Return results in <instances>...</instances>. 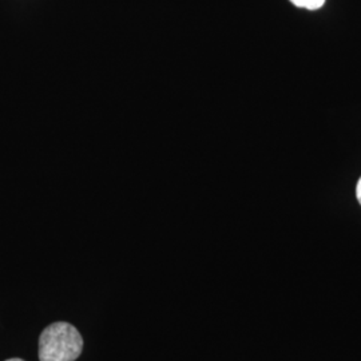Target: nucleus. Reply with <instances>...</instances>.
<instances>
[{"label": "nucleus", "instance_id": "f257e3e1", "mask_svg": "<svg viewBox=\"0 0 361 361\" xmlns=\"http://www.w3.org/2000/svg\"><path fill=\"white\" fill-rule=\"evenodd\" d=\"M83 349V338L77 328L59 322L43 329L39 337V360L75 361Z\"/></svg>", "mask_w": 361, "mask_h": 361}, {"label": "nucleus", "instance_id": "f03ea898", "mask_svg": "<svg viewBox=\"0 0 361 361\" xmlns=\"http://www.w3.org/2000/svg\"><path fill=\"white\" fill-rule=\"evenodd\" d=\"M297 7L307 8V10H319L322 8L325 3V0H290Z\"/></svg>", "mask_w": 361, "mask_h": 361}, {"label": "nucleus", "instance_id": "7ed1b4c3", "mask_svg": "<svg viewBox=\"0 0 361 361\" xmlns=\"http://www.w3.org/2000/svg\"><path fill=\"white\" fill-rule=\"evenodd\" d=\"M356 197H357V201L361 205V177L359 182H357V186H356Z\"/></svg>", "mask_w": 361, "mask_h": 361}, {"label": "nucleus", "instance_id": "20e7f679", "mask_svg": "<svg viewBox=\"0 0 361 361\" xmlns=\"http://www.w3.org/2000/svg\"><path fill=\"white\" fill-rule=\"evenodd\" d=\"M6 361H25V360H22V359H16V357H15V359H8V360H6Z\"/></svg>", "mask_w": 361, "mask_h": 361}]
</instances>
